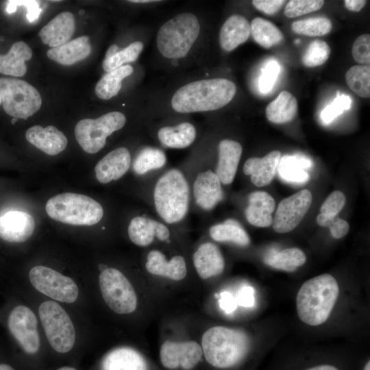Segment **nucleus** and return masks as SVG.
I'll use <instances>...</instances> for the list:
<instances>
[{
    "label": "nucleus",
    "mask_w": 370,
    "mask_h": 370,
    "mask_svg": "<svg viewBox=\"0 0 370 370\" xmlns=\"http://www.w3.org/2000/svg\"><path fill=\"white\" fill-rule=\"evenodd\" d=\"M236 92L235 84L225 78L197 80L180 87L171 99V106L180 113L215 110L229 103Z\"/></svg>",
    "instance_id": "nucleus-1"
},
{
    "label": "nucleus",
    "mask_w": 370,
    "mask_h": 370,
    "mask_svg": "<svg viewBox=\"0 0 370 370\" xmlns=\"http://www.w3.org/2000/svg\"><path fill=\"white\" fill-rule=\"evenodd\" d=\"M338 295V284L330 274H321L306 281L296 297L299 319L312 326L323 323L330 315Z\"/></svg>",
    "instance_id": "nucleus-2"
},
{
    "label": "nucleus",
    "mask_w": 370,
    "mask_h": 370,
    "mask_svg": "<svg viewBox=\"0 0 370 370\" xmlns=\"http://www.w3.org/2000/svg\"><path fill=\"white\" fill-rule=\"evenodd\" d=\"M249 340L245 332L224 326H214L202 336L201 349L206 361L218 369L238 365L246 356Z\"/></svg>",
    "instance_id": "nucleus-3"
},
{
    "label": "nucleus",
    "mask_w": 370,
    "mask_h": 370,
    "mask_svg": "<svg viewBox=\"0 0 370 370\" xmlns=\"http://www.w3.org/2000/svg\"><path fill=\"white\" fill-rule=\"evenodd\" d=\"M189 186L183 173L176 169L166 172L158 180L153 202L158 215L167 223L181 221L189 207Z\"/></svg>",
    "instance_id": "nucleus-4"
},
{
    "label": "nucleus",
    "mask_w": 370,
    "mask_h": 370,
    "mask_svg": "<svg viewBox=\"0 0 370 370\" xmlns=\"http://www.w3.org/2000/svg\"><path fill=\"white\" fill-rule=\"evenodd\" d=\"M48 216L57 221L74 225H92L103 217L101 205L92 198L64 193L50 198L45 206Z\"/></svg>",
    "instance_id": "nucleus-5"
},
{
    "label": "nucleus",
    "mask_w": 370,
    "mask_h": 370,
    "mask_svg": "<svg viewBox=\"0 0 370 370\" xmlns=\"http://www.w3.org/2000/svg\"><path fill=\"white\" fill-rule=\"evenodd\" d=\"M199 32V22L194 14H179L160 27L156 38L158 49L165 58H183L195 43Z\"/></svg>",
    "instance_id": "nucleus-6"
},
{
    "label": "nucleus",
    "mask_w": 370,
    "mask_h": 370,
    "mask_svg": "<svg viewBox=\"0 0 370 370\" xmlns=\"http://www.w3.org/2000/svg\"><path fill=\"white\" fill-rule=\"evenodd\" d=\"M0 96L3 110L13 118L27 119L42 105L39 92L26 81L14 77H0Z\"/></svg>",
    "instance_id": "nucleus-7"
},
{
    "label": "nucleus",
    "mask_w": 370,
    "mask_h": 370,
    "mask_svg": "<svg viewBox=\"0 0 370 370\" xmlns=\"http://www.w3.org/2000/svg\"><path fill=\"white\" fill-rule=\"evenodd\" d=\"M126 118L120 112H110L97 119H84L75 127V137L82 149L88 153L99 151L106 138L125 124Z\"/></svg>",
    "instance_id": "nucleus-8"
},
{
    "label": "nucleus",
    "mask_w": 370,
    "mask_h": 370,
    "mask_svg": "<svg viewBox=\"0 0 370 370\" xmlns=\"http://www.w3.org/2000/svg\"><path fill=\"white\" fill-rule=\"evenodd\" d=\"M46 337L52 348L59 353H66L73 347L75 333L66 312L56 302L46 301L38 310Z\"/></svg>",
    "instance_id": "nucleus-9"
},
{
    "label": "nucleus",
    "mask_w": 370,
    "mask_h": 370,
    "mask_svg": "<svg viewBox=\"0 0 370 370\" xmlns=\"http://www.w3.org/2000/svg\"><path fill=\"white\" fill-rule=\"evenodd\" d=\"M103 299L118 314L133 312L137 306L135 291L127 278L118 269L106 268L99 277Z\"/></svg>",
    "instance_id": "nucleus-10"
},
{
    "label": "nucleus",
    "mask_w": 370,
    "mask_h": 370,
    "mask_svg": "<svg viewBox=\"0 0 370 370\" xmlns=\"http://www.w3.org/2000/svg\"><path fill=\"white\" fill-rule=\"evenodd\" d=\"M29 277L36 290L55 300L73 303L78 297L75 282L51 268L36 266L30 270Z\"/></svg>",
    "instance_id": "nucleus-11"
},
{
    "label": "nucleus",
    "mask_w": 370,
    "mask_h": 370,
    "mask_svg": "<svg viewBox=\"0 0 370 370\" xmlns=\"http://www.w3.org/2000/svg\"><path fill=\"white\" fill-rule=\"evenodd\" d=\"M312 201L310 190L303 189L282 199L273 219V227L278 233L294 230L308 211Z\"/></svg>",
    "instance_id": "nucleus-12"
},
{
    "label": "nucleus",
    "mask_w": 370,
    "mask_h": 370,
    "mask_svg": "<svg viewBox=\"0 0 370 370\" xmlns=\"http://www.w3.org/2000/svg\"><path fill=\"white\" fill-rule=\"evenodd\" d=\"M12 335L27 354H34L40 348V337L37 330V319L34 313L25 306L15 307L8 319Z\"/></svg>",
    "instance_id": "nucleus-13"
},
{
    "label": "nucleus",
    "mask_w": 370,
    "mask_h": 370,
    "mask_svg": "<svg viewBox=\"0 0 370 370\" xmlns=\"http://www.w3.org/2000/svg\"><path fill=\"white\" fill-rule=\"evenodd\" d=\"M202 356L201 347L193 341H166L160 350V362L168 369L190 370L199 363Z\"/></svg>",
    "instance_id": "nucleus-14"
},
{
    "label": "nucleus",
    "mask_w": 370,
    "mask_h": 370,
    "mask_svg": "<svg viewBox=\"0 0 370 370\" xmlns=\"http://www.w3.org/2000/svg\"><path fill=\"white\" fill-rule=\"evenodd\" d=\"M35 221L22 211H10L0 216V238L11 243H22L33 234Z\"/></svg>",
    "instance_id": "nucleus-15"
},
{
    "label": "nucleus",
    "mask_w": 370,
    "mask_h": 370,
    "mask_svg": "<svg viewBox=\"0 0 370 370\" xmlns=\"http://www.w3.org/2000/svg\"><path fill=\"white\" fill-rule=\"evenodd\" d=\"M195 203L201 208L210 210L223 199L221 182L215 173L211 170L200 172L193 186Z\"/></svg>",
    "instance_id": "nucleus-16"
},
{
    "label": "nucleus",
    "mask_w": 370,
    "mask_h": 370,
    "mask_svg": "<svg viewBox=\"0 0 370 370\" xmlns=\"http://www.w3.org/2000/svg\"><path fill=\"white\" fill-rule=\"evenodd\" d=\"M130 164L129 150L124 147H118L97 162L95 168L96 178L101 184L117 180L126 173Z\"/></svg>",
    "instance_id": "nucleus-17"
},
{
    "label": "nucleus",
    "mask_w": 370,
    "mask_h": 370,
    "mask_svg": "<svg viewBox=\"0 0 370 370\" xmlns=\"http://www.w3.org/2000/svg\"><path fill=\"white\" fill-rule=\"evenodd\" d=\"M130 241L140 247L149 245L158 238L161 241H167L170 236L168 227L163 223L142 216L133 218L128 226Z\"/></svg>",
    "instance_id": "nucleus-18"
},
{
    "label": "nucleus",
    "mask_w": 370,
    "mask_h": 370,
    "mask_svg": "<svg viewBox=\"0 0 370 370\" xmlns=\"http://www.w3.org/2000/svg\"><path fill=\"white\" fill-rule=\"evenodd\" d=\"M27 140L49 156H55L64 151L68 143L66 136L54 126L42 127L34 125L25 132Z\"/></svg>",
    "instance_id": "nucleus-19"
},
{
    "label": "nucleus",
    "mask_w": 370,
    "mask_h": 370,
    "mask_svg": "<svg viewBox=\"0 0 370 370\" xmlns=\"http://www.w3.org/2000/svg\"><path fill=\"white\" fill-rule=\"evenodd\" d=\"M75 29L73 14L64 12L51 19L38 32V36L45 45L54 48L69 42Z\"/></svg>",
    "instance_id": "nucleus-20"
},
{
    "label": "nucleus",
    "mask_w": 370,
    "mask_h": 370,
    "mask_svg": "<svg viewBox=\"0 0 370 370\" xmlns=\"http://www.w3.org/2000/svg\"><path fill=\"white\" fill-rule=\"evenodd\" d=\"M193 260L195 270L203 280L218 275L224 270L225 260L220 249L210 242L204 243L197 248Z\"/></svg>",
    "instance_id": "nucleus-21"
},
{
    "label": "nucleus",
    "mask_w": 370,
    "mask_h": 370,
    "mask_svg": "<svg viewBox=\"0 0 370 370\" xmlns=\"http://www.w3.org/2000/svg\"><path fill=\"white\" fill-rule=\"evenodd\" d=\"M280 158L279 151H272L262 158H249L243 165V173L250 175L255 186H266L273 179Z\"/></svg>",
    "instance_id": "nucleus-22"
},
{
    "label": "nucleus",
    "mask_w": 370,
    "mask_h": 370,
    "mask_svg": "<svg viewBox=\"0 0 370 370\" xmlns=\"http://www.w3.org/2000/svg\"><path fill=\"white\" fill-rule=\"evenodd\" d=\"M145 267L151 274L175 281L183 280L187 273L186 261L182 256H175L167 260L158 250H152L147 254Z\"/></svg>",
    "instance_id": "nucleus-23"
},
{
    "label": "nucleus",
    "mask_w": 370,
    "mask_h": 370,
    "mask_svg": "<svg viewBox=\"0 0 370 370\" xmlns=\"http://www.w3.org/2000/svg\"><path fill=\"white\" fill-rule=\"evenodd\" d=\"M241 145L233 140L223 139L219 144V160L215 173L223 184H231L236 175L242 155Z\"/></svg>",
    "instance_id": "nucleus-24"
},
{
    "label": "nucleus",
    "mask_w": 370,
    "mask_h": 370,
    "mask_svg": "<svg viewBox=\"0 0 370 370\" xmlns=\"http://www.w3.org/2000/svg\"><path fill=\"white\" fill-rule=\"evenodd\" d=\"M248 201L245 212L247 221L259 227L270 226L275 209V200L272 196L264 191H255L249 195Z\"/></svg>",
    "instance_id": "nucleus-25"
},
{
    "label": "nucleus",
    "mask_w": 370,
    "mask_h": 370,
    "mask_svg": "<svg viewBox=\"0 0 370 370\" xmlns=\"http://www.w3.org/2000/svg\"><path fill=\"white\" fill-rule=\"evenodd\" d=\"M91 53L89 37L83 36L69 41L58 47L51 48L47 57L64 66L72 65L86 58Z\"/></svg>",
    "instance_id": "nucleus-26"
},
{
    "label": "nucleus",
    "mask_w": 370,
    "mask_h": 370,
    "mask_svg": "<svg viewBox=\"0 0 370 370\" xmlns=\"http://www.w3.org/2000/svg\"><path fill=\"white\" fill-rule=\"evenodd\" d=\"M251 34L250 24L243 16H230L223 24L219 33L221 47L227 51L244 43Z\"/></svg>",
    "instance_id": "nucleus-27"
},
{
    "label": "nucleus",
    "mask_w": 370,
    "mask_h": 370,
    "mask_svg": "<svg viewBox=\"0 0 370 370\" xmlns=\"http://www.w3.org/2000/svg\"><path fill=\"white\" fill-rule=\"evenodd\" d=\"M102 370H147L143 356L130 347H119L108 352L103 358Z\"/></svg>",
    "instance_id": "nucleus-28"
},
{
    "label": "nucleus",
    "mask_w": 370,
    "mask_h": 370,
    "mask_svg": "<svg viewBox=\"0 0 370 370\" xmlns=\"http://www.w3.org/2000/svg\"><path fill=\"white\" fill-rule=\"evenodd\" d=\"M32 51L23 41L14 42L6 54H0V73L22 77L27 72L25 61L31 59Z\"/></svg>",
    "instance_id": "nucleus-29"
},
{
    "label": "nucleus",
    "mask_w": 370,
    "mask_h": 370,
    "mask_svg": "<svg viewBox=\"0 0 370 370\" xmlns=\"http://www.w3.org/2000/svg\"><path fill=\"white\" fill-rule=\"evenodd\" d=\"M312 166V160L303 154L285 155L280 158L277 170L284 180L305 183L309 180L307 172Z\"/></svg>",
    "instance_id": "nucleus-30"
},
{
    "label": "nucleus",
    "mask_w": 370,
    "mask_h": 370,
    "mask_svg": "<svg viewBox=\"0 0 370 370\" xmlns=\"http://www.w3.org/2000/svg\"><path fill=\"white\" fill-rule=\"evenodd\" d=\"M297 112V101L291 92L283 90L270 102L265 110L267 119L273 123L282 124L291 121Z\"/></svg>",
    "instance_id": "nucleus-31"
},
{
    "label": "nucleus",
    "mask_w": 370,
    "mask_h": 370,
    "mask_svg": "<svg viewBox=\"0 0 370 370\" xmlns=\"http://www.w3.org/2000/svg\"><path fill=\"white\" fill-rule=\"evenodd\" d=\"M158 137L167 147L182 149L190 146L196 138V130L190 123L184 122L175 126L160 128Z\"/></svg>",
    "instance_id": "nucleus-32"
},
{
    "label": "nucleus",
    "mask_w": 370,
    "mask_h": 370,
    "mask_svg": "<svg viewBox=\"0 0 370 370\" xmlns=\"http://www.w3.org/2000/svg\"><path fill=\"white\" fill-rule=\"evenodd\" d=\"M306 261L304 251L296 247L283 249L280 251H272L264 258L268 266L276 269L288 272L295 271Z\"/></svg>",
    "instance_id": "nucleus-33"
},
{
    "label": "nucleus",
    "mask_w": 370,
    "mask_h": 370,
    "mask_svg": "<svg viewBox=\"0 0 370 370\" xmlns=\"http://www.w3.org/2000/svg\"><path fill=\"white\" fill-rule=\"evenodd\" d=\"M133 71L134 69L131 65L125 64L106 73L95 86L96 95L104 100L116 96L121 90L123 79L132 75Z\"/></svg>",
    "instance_id": "nucleus-34"
},
{
    "label": "nucleus",
    "mask_w": 370,
    "mask_h": 370,
    "mask_svg": "<svg viewBox=\"0 0 370 370\" xmlns=\"http://www.w3.org/2000/svg\"><path fill=\"white\" fill-rule=\"evenodd\" d=\"M253 38L261 47L269 49L280 44L284 36L280 29L271 22L260 18H254L250 24Z\"/></svg>",
    "instance_id": "nucleus-35"
},
{
    "label": "nucleus",
    "mask_w": 370,
    "mask_h": 370,
    "mask_svg": "<svg viewBox=\"0 0 370 370\" xmlns=\"http://www.w3.org/2000/svg\"><path fill=\"white\" fill-rule=\"evenodd\" d=\"M209 233L211 238L218 242H232L241 246H246L250 242L245 230L233 219L212 226Z\"/></svg>",
    "instance_id": "nucleus-36"
},
{
    "label": "nucleus",
    "mask_w": 370,
    "mask_h": 370,
    "mask_svg": "<svg viewBox=\"0 0 370 370\" xmlns=\"http://www.w3.org/2000/svg\"><path fill=\"white\" fill-rule=\"evenodd\" d=\"M345 80L348 87L356 95L362 98L369 97V65L360 64L352 66L345 73Z\"/></svg>",
    "instance_id": "nucleus-37"
},
{
    "label": "nucleus",
    "mask_w": 370,
    "mask_h": 370,
    "mask_svg": "<svg viewBox=\"0 0 370 370\" xmlns=\"http://www.w3.org/2000/svg\"><path fill=\"white\" fill-rule=\"evenodd\" d=\"M166 157L159 149L146 147L140 151L133 163L134 171L139 175L158 169L164 166Z\"/></svg>",
    "instance_id": "nucleus-38"
},
{
    "label": "nucleus",
    "mask_w": 370,
    "mask_h": 370,
    "mask_svg": "<svg viewBox=\"0 0 370 370\" xmlns=\"http://www.w3.org/2000/svg\"><path fill=\"white\" fill-rule=\"evenodd\" d=\"M330 20L323 16H317L294 21L292 30L307 36H322L328 34L332 29Z\"/></svg>",
    "instance_id": "nucleus-39"
},
{
    "label": "nucleus",
    "mask_w": 370,
    "mask_h": 370,
    "mask_svg": "<svg viewBox=\"0 0 370 370\" xmlns=\"http://www.w3.org/2000/svg\"><path fill=\"white\" fill-rule=\"evenodd\" d=\"M143 49V45L141 42H134L111 56L105 58L102 67L106 73H108L123 66L125 63L134 62L140 54Z\"/></svg>",
    "instance_id": "nucleus-40"
},
{
    "label": "nucleus",
    "mask_w": 370,
    "mask_h": 370,
    "mask_svg": "<svg viewBox=\"0 0 370 370\" xmlns=\"http://www.w3.org/2000/svg\"><path fill=\"white\" fill-rule=\"evenodd\" d=\"M330 55V48L328 43L321 40H314L307 47L301 62L307 67H316L323 64Z\"/></svg>",
    "instance_id": "nucleus-41"
},
{
    "label": "nucleus",
    "mask_w": 370,
    "mask_h": 370,
    "mask_svg": "<svg viewBox=\"0 0 370 370\" xmlns=\"http://www.w3.org/2000/svg\"><path fill=\"white\" fill-rule=\"evenodd\" d=\"M352 102V98L349 95L341 94L338 91L334 101L321 111V120L325 123H330L345 110L350 109Z\"/></svg>",
    "instance_id": "nucleus-42"
},
{
    "label": "nucleus",
    "mask_w": 370,
    "mask_h": 370,
    "mask_svg": "<svg viewBox=\"0 0 370 370\" xmlns=\"http://www.w3.org/2000/svg\"><path fill=\"white\" fill-rule=\"evenodd\" d=\"M324 4L322 0H291L284 8V14L295 18L320 10Z\"/></svg>",
    "instance_id": "nucleus-43"
},
{
    "label": "nucleus",
    "mask_w": 370,
    "mask_h": 370,
    "mask_svg": "<svg viewBox=\"0 0 370 370\" xmlns=\"http://www.w3.org/2000/svg\"><path fill=\"white\" fill-rule=\"evenodd\" d=\"M318 225L328 227L330 234L335 238H341L349 232V225L347 221L336 216L326 215L320 213L317 217Z\"/></svg>",
    "instance_id": "nucleus-44"
},
{
    "label": "nucleus",
    "mask_w": 370,
    "mask_h": 370,
    "mask_svg": "<svg viewBox=\"0 0 370 370\" xmlns=\"http://www.w3.org/2000/svg\"><path fill=\"white\" fill-rule=\"evenodd\" d=\"M280 71V65L275 60H269L263 65L258 81V87L261 92L267 93L273 88Z\"/></svg>",
    "instance_id": "nucleus-45"
},
{
    "label": "nucleus",
    "mask_w": 370,
    "mask_h": 370,
    "mask_svg": "<svg viewBox=\"0 0 370 370\" xmlns=\"http://www.w3.org/2000/svg\"><path fill=\"white\" fill-rule=\"evenodd\" d=\"M352 53L354 60L361 65L370 63V35L359 36L354 42Z\"/></svg>",
    "instance_id": "nucleus-46"
},
{
    "label": "nucleus",
    "mask_w": 370,
    "mask_h": 370,
    "mask_svg": "<svg viewBox=\"0 0 370 370\" xmlns=\"http://www.w3.org/2000/svg\"><path fill=\"white\" fill-rule=\"evenodd\" d=\"M38 2L33 0H10L7 2L6 12L12 14L16 12L18 6H25L27 10L26 14L27 20L33 22L39 17L42 12Z\"/></svg>",
    "instance_id": "nucleus-47"
},
{
    "label": "nucleus",
    "mask_w": 370,
    "mask_h": 370,
    "mask_svg": "<svg viewBox=\"0 0 370 370\" xmlns=\"http://www.w3.org/2000/svg\"><path fill=\"white\" fill-rule=\"evenodd\" d=\"M345 195L340 190H335L328 195L323 203L320 212L321 214L336 216L345 204Z\"/></svg>",
    "instance_id": "nucleus-48"
},
{
    "label": "nucleus",
    "mask_w": 370,
    "mask_h": 370,
    "mask_svg": "<svg viewBox=\"0 0 370 370\" xmlns=\"http://www.w3.org/2000/svg\"><path fill=\"white\" fill-rule=\"evenodd\" d=\"M286 3L282 0H254L253 5L266 14L272 15L278 12Z\"/></svg>",
    "instance_id": "nucleus-49"
},
{
    "label": "nucleus",
    "mask_w": 370,
    "mask_h": 370,
    "mask_svg": "<svg viewBox=\"0 0 370 370\" xmlns=\"http://www.w3.org/2000/svg\"><path fill=\"white\" fill-rule=\"evenodd\" d=\"M237 303L243 307H251L254 304V289L246 286L243 287L238 295Z\"/></svg>",
    "instance_id": "nucleus-50"
},
{
    "label": "nucleus",
    "mask_w": 370,
    "mask_h": 370,
    "mask_svg": "<svg viewBox=\"0 0 370 370\" xmlns=\"http://www.w3.org/2000/svg\"><path fill=\"white\" fill-rule=\"evenodd\" d=\"M219 305L226 313L234 312L237 307V301L233 295L228 292H223L220 295Z\"/></svg>",
    "instance_id": "nucleus-51"
},
{
    "label": "nucleus",
    "mask_w": 370,
    "mask_h": 370,
    "mask_svg": "<svg viewBox=\"0 0 370 370\" xmlns=\"http://www.w3.org/2000/svg\"><path fill=\"white\" fill-rule=\"evenodd\" d=\"M365 0H345L344 5L345 8L352 12H360L366 5Z\"/></svg>",
    "instance_id": "nucleus-52"
},
{
    "label": "nucleus",
    "mask_w": 370,
    "mask_h": 370,
    "mask_svg": "<svg viewBox=\"0 0 370 370\" xmlns=\"http://www.w3.org/2000/svg\"><path fill=\"white\" fill-rule=\"evenodd\" d=\"M306 370H338L336 367L330 365H321L309 368Z\"/></svg>",
    "instance_id": "nucleus-53"
},
{
    "label": "nucleus",
    "mask_w": 370,
    "mask_h": 370,
    "mask_svg": "<svg viewBox=\"0 0 370 370\" xmlns=\"http://www.w3.org/2000/svg\"><path fill=\"white\" fill-rule=\"evenodd\" d=\"M119 50V47L116 45H111L108 49L106 51V56H105V58H108L110 56H111L112 55H113L114 53H116V51H118Z\"/></svg>",
    "instance_id": "nucleus-54"
},
{
    "label": "nucleus",
    "mask_w": 370,
    "mask_h": 370,
    "mask_svg": "<svg viewBox=\"0 0 370 370\" xmlns=\"http://www.w3.org/2000/svg\"><path fill=\"white\" fill-rule=\"evenodd\" d=\"M131 3H151V2H157L158 1L156 0V1H153V0H131V1H129Z\"/></svg>",
    "instance_id": "nucleus-55"
},
{
    "label": "nucleus",
    "mask_w": 370,
    "mask_h": 370,
    "mask_svg": "<svg viewBox=\"0 0 370 370\" xmlns=\"http://www.w3.org/2000/svg\"><path fill=\"white\" fill-rule=\"evenodd\" d=\"M0 370H14V369L7 364H0Z\"/></svg>",
    "instance_id": "nucleus-56"
},
{
    "label": "nucleus",
    "mask_w": 370,
    "mask_h": 370,
    "mask_svg": "<svg viewBox=\"0 0 370 370\" xmlns=\"http://www.w3.org/2000/svg\"><path fill=\"white\" fill-rule=\"evenodd\" d=\"M58 370H76L75 368L71 367H62Z\"/></svg>",
    "instance_id": "nucleus-57"
},
{
    "label": "nucleus",
    "mask_w": 370,
    "mask_h": 370,
    "mask_svg": "<svg viewBox=\"0 0 370 370\" xmlns=\"http://www.w3.org/2000/svg\"><path fill=\"white\" fill-rule=\"evenodd\" d=\"M363 370H370V362H369V361H368V362L366 363V365H365V366Z\"/></svg>",
    "instance_id": "nucleus-58"
},
{
    "label": "nucleus",
    "mask_w": 370,
    "mask_h": 370,
    "mask_svg": "<svg viewBox=\"0 0 370 370\" xmlns=\"http://www.w3.org/2000/svg\"><path fill=\"white\" fill-rule=\"evenodd\" d=\"M18 119L17 118H13L12 120H11V123L12 124H14L17 121H18Z\"/></svg>",
    "instance_id": "nucleus-59"
},
{
    "label": "nucleus",
    "mask_w": 370,
    "mask_h": 370,
    "mask_svg": "<svg viewBox=\"0 0 370 370\" xmlns=\"http://www.w3.org/2000/svg\"><path fill=\"white\" fill-rule=\"evenodd\" d=\"M1 104V96H0V105Z\"/></svg>",
    "instance_id": "nucleus-60"
}]
</instances>
